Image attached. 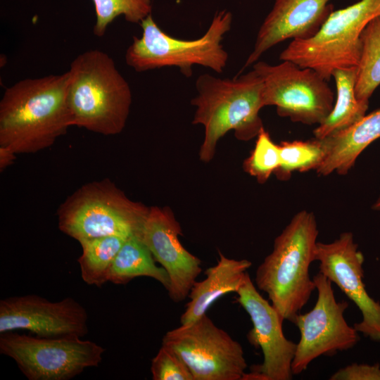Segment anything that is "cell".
<instances>
[{
	"label": "cell",
	"mask_w": 380,
	"mask_h": 380,
	"mask_svg": "<svg viewBox=\"0 0 380 380\" xmlns=\"http://www.w3.org/2000/svg\"><path fill=\"white\" fill-rule=\"evenodd\" d=\"M68 72L28 78L8 87L0 101V146L16 154L52 146L72 127Z\"/></svg>",
	"instance_id": "cell-1"
},
{
	"label": "cell",
	"mask_w": 380,
	"mask_h": 380,
	"mask_svg": "<svg viewBox=\"0 0 380 380\" xmlns=\"http://www.w3.org/2000/svg\"><path fill=\"white\" fill-rule=\"evenodd\" d=\"M318 233L313 213H297L275 238L272 252L256 270L257 288L267 293L284 321L294 323L316 290L310 266L315 261Z\"/></svg>",
	"instance_id": "cell-2"
},
{
	"label": "cell",
	"mask_w": 380,
	"mask_h": 380,
	"mask_svg": "<svg viewBox=\"0 0 380 380\" xmlns=\"http://www.w3.org/2000/svg\"><path fill=\"white\" fill-rule=\"evenodd\" d=\"M196 89L198 94L191 100L196 108L192 123L204 128L199 151L202 161L213 159L218 141L228 132L234 131L239 140L248 141L264 129L259 115L265 107L263 82L254 69L232 79L201 75Z\"/></svg>",
	"instance_id": "cell-3"
},
{
	"label": "cell",
	"mask_w": 380,
	"mask_h": 380,
	"mask_svg": "<svg viewBox=\"0 0 380 380\" xmlns=\"http://www.w3.org/2000/svg\"><path fill=\"white\" fill-rule=\"evenodd\" d=\"M68 72L72 125L106 136L122 132L132 96L113 58L100 50H89L71 62Z\"/></svg>",
	"instance_id": "cell-4"
},
{
	"label": "cell",
	"mask_w": 380,
	"mask_h": 380,
	"mask_svg": "<svg viewBox=\"0 0 380 380\" xmlns=\"http://www.w3.org/2000/svg\"><path fill=\"white\" fill-rule=\"evenodd\" d=\"M232 23V13L222 10L215 14L203 36L186 40L165 33L150 14L139 24L141 36L133 37L125 52V62L139 72L177 67L184 76L189 77L192 75V67L198 65L222 73L227 64L229 54L221 42L231 30Z\"/></svg>",
	"instance_id": "cell-5"
},
{
	"label": "cell",
	"mask_w": 380,
	"mask_h": 380,
	"mask_svg": "<svg viewBox=\"0 0 380 380\" xmlns=\"http://www.w3.org/2000/svg\"><path fill=\"white\" fill-rule=\"evenodd\" d=\"M149 208L130 200L109 179L82 185L59 206V229L79 243L120 235L139 237Z\"/></svg>",
	"instance_id": "cell-6"
},
{
	"label": "cell",
	"mask_w": 380,
	"mask_h": 380,
	"mask_svg": "<svg viewBox=\"0 0 380 380\" xmlns=\"http://www.w3.org/2000/svg\"><path fill=\"white\" fill-rule=\"evenodd\" d=\"M380 16V0H360L334 11L319 32L306 39H295L280 53L300 68H310L329 81L334 70L357 66L360 34L367 24Z\"/></svg>",
	"instance_id": "cell-7"
},
{
	"label": "cell",
	"mask_w": 380,
	"mask_h": 380,
	"mask_svg": "<svg viewBox=\"0 0 380 380\" xmlns=\"http://www.w3.org/2000/svg\"><path fill=\"white\" fill-rule=\"evenodd\" d=\"M105 349L81 337L44 338L0 334V353L13 359L29 380H69L98 367Z\"/></svg>",
	"instance_id": "cell-8"
},
{
	"label": "cell",
	"mask_w": 380,
	"mask_h": 380,
	"mask_svg": "<svg viewBox=\"0 0 380 380\" xmlns=\"http://www.w3.org/2000/svg\"><path fill=\"white\" fill-rule=\"evenodd\" d=\"M253 69L262 79L265 106H275L279 116L319 125L332 110L334 93L315 70L300 68L290 61L277 65L257 61Z\"/></svg>",
	"instance_id": "cell-9"
},
{
	"label": "cell",
	"mask_w": 380,
	"mask_h": 380,
	"mask_svg": "<svg viewBox=\"0 0 380 380\" xmlns=\"http://www.w3.org/2000/svg\"><path fill=\"white\" fill-rule=\"evenodd\" d=\"M162 345L182 358L194 380H241L247 368L241 345L206 314L167 331Z\"/></svg>",
	"instance_id": "cell-10"
},
{
	"label": "cell",
	"mask_w": 380,
	"mask_h": 380,
	"mask_svg": "<svg viewBox=\"0 0 380 380\" xmlns=\"http://www.w3.org/2000/svg\"><path fill=\"white\" fill-rule=\"evenodd\" d=\"M312 279L317 291L316 303L310 311L299 313L293 323L300 334L291 365L293 374L305 371L320 356L351 349L360 340L357 331L344 317L349 305L336 300L331 281L320 272Z\"/></svg>",
	"instance_id": "cell-11"
},
{
	"label": "cell",
	"mask_w": 380,
	"mask_h": 380,
	"mask_svg": "<svg viewBox=\"0 0 380 380\" xmlns=\"http://www.w3.org/2000/svg\"><path fill=\"white\" fill-rule=\"evenodd\" d=\"M236 301L248 314L253 327L247 334L250 343L260 348L263 362L245 372L241 380H290L297 343L287 339L282 330L284 320L258 292L248 272L236 293Z\"/></svg>",
	"instance_id": "cell-12"
},
{
	"label": "cell",
	"mask_w": 380,
	"mask_h": 380,
	"mask_svg": "<svg viewBox=\"0 0 380 380\" xmlns=\"http://www.w3.org/2000/svg\"><path fill=\"white\" fill-rule=\"evenodd\" d=\"M364 260L350 232L341 233L332 242L317 243L315 261L319 262V272L335 284L361 312L362 321L353 327L364 336L380 342V303L366 290Z\"/></svg>",
	"instance_id": "cell-13"
},
{
	"label": "cell",
	"mask_w": 380,
	"mask_h": 380,
	"mask_svg": "<svg viewBox=\"0 0 380 380\" xmlns=\"http://www.w3.org/2000/svg\"><path fill=\"white\" fill-rule=\"evenodd\" d=\"M87 322L86 309L71 297L52 302L31 294L0 300V334L25 330L44 338H82Z\"/></svg>",
	"instance_id": "cell-14"
},
{
	"label": "cell",
	"mask_w": 380,
	"mask_h": 380,
	"mask_svg": "<svg viewBox=\"0 0 380 380\" xmlns=\"http://www.w3.org/2000/svg\"><path fill=\"white\" fill-rule=\"evenodd\" d=\"M179 223L167 208L152 206L143 223L139 238L156 261L166 270L170 285V298L176 303L184 300L202 271L201 260L182 245Z\"/></svg>",
	"instance_id": "cell-15"
},
{
	"label": "cell",
	"mask_w": 380,
	"mask_h": 380,
	"mask_svg": "<svg viewBox=\"0 0 380 380\" xmlns=\"http://www.w3.org/2000/svg\"><path fill=\"white\" fill-rule=\"evenodd\" d=\"M330 0H275L262 23L244 68L253 65L277 44L314 37L334 11Z\"/></svg>",
	"instance_id": "cell-16"
},
{
	"label": "cell",
	"mask_w": 380,
	"mask_h": 380,
	"mask_svg": "<svg viewBox=\"0 0 380 380\" xmlns=\"http://www.w3.org/2000/svg\"><path fill=\"white\" fill-rule=\"evenodd\" d=\"M251 265L246 259L229 258L219 252L217 264L205 271V278L194 283L188 295L190 300L180 317L181 325L191 324L206 314L222 296L236 293Z\"/></svg>",
	"instance_id": "cell-17"
},
{
	"label": "cell",
	"mask_w": 380,
	"mask_h": 380,
	"mask_svg": "<svg viewBox=\"0 0 380 380\" xmlns=\"http://www.w3.org/2000/svg\"><path fill=\"white\" fill-rule=\"evenodd\" d=\"M380 138V109L365 115L350 127L322 139L326 156L316 170L319 175L348 174L358 156Z\"/></svg>",
	"instance_id": "cell-18"
},
{
	"label": "cell",
	"mask_w": 380,
	"mask_h": 380,
	"mask_svg": "<svg viewBox=\"0 0 380 380\" xmlns=\"http://www.w3.org/2000/svg\"><path fill=\"white\" fill-rule=\"evenodd\" d=\"M357 72V66L333 70L331 77L335 80L336 99L328 117L314 129L315 138L322 139L346 129L365 115L369 102L360 101L356 97Z\"/></svg>",
	"instance_id": "cell-19"
},
{
	"label": "cell",
	"mask_w": 380,
	"mask_h": 380,
	"mask_svg": "<svg viewBox=\"0 0 380 380\" xmlns=\"http://www.w3.org/2000/svg\"><path fill=\"white\" fill-rule=\"evenodd\" d=\"M148 248L137 236L129 237L114 259L108 281L125 284L139 277H151L160 282L167 291L170 277L166 270L156 265Z\"/></svg>",
	"instance_id": "cell-20"
},
{
	"label": "cell",
	"mask_w": 380,
	"mask_h": 380,
	"mask_svg": "<svg viewBox=\"0 0 380 380\" xmlns=\"http://www.w3.org/2000/svg\"><path fill=\"white\" fill-rule=\"evenodd\" d=\"M128 238L111 235L80 242L82 252L77 261L83 281L97 287L108 282L114 259Z\"/></svg>",
	"instance_id": "cell-21"
},
{
	"label": "cell",
	"mask_w": 380,
	"mask_h": 380,
	"mask_svg": "<svg viewBox=\"0 0 380 380\" xmlns=\"http://www.w3.org/2000/svg\"><path fill=\"white\" fill-rule=\"evenodd\" d=\"M360 39L361 51L355 92L359 101L369 102L380 85V16L367 24Z\"/></svg>",
	"instance_id": "cell-22"
},
{
	"label": "cell",
	"mask_w": 380,
	"mask_h": 380,
	"mask_svg": "<svg viewBox=\"0 0 380 380\" xmlns=\"http://www.w3.org/2000/svg\"><path fill=\"white\" fill-rule=\"evenodd\" d=\"M280 165L274 175L279 180H288L293 172L317 170L324 161L326 148L322 139L284 141L280 144Z\"/></svg>",
	"instance_id": "cell-23"
},
{
	"label": "cell",
	"mask_w": 380,
	"mask_h": 380,
	"mask_svg": "<svg viewBox=\"0 0 380 380\" xmlns=\"http://www.w3.org/2000/svg\"><path fill=\"white\" fill-rule=\"evenodd\" d=\"M91 1L96 13L93 33L98 37H103L108 25L120 15L129 23L140 24L152 11V0Z\"/></svg>",
	"instance_id": "cell-24"
},
{
	"label": "cell",
	"mask_w": 380,
	"mask_h": 380,
	"mask_svg": "<svg viewBox=\"0 0 380 380\" xmlns=\"http://www.w3.org/2000/svg\"><path fill=\"white\" fill-rule=\"evenodd\" d=\"M279 165V144H275L270 134L262 129L257 136L254 148L243 162V169L260 184H264Z\"/></svg>",
	"instance_id": "cell-25"
},
{
	"label": "cell",
	"mask_w": 380,
	"mask_h": 380,
	"mask_svg": "<svg viewBox=\"0 0 380 380\" xmlns=\"http://www.w3.org/2000/svg\"><path fill=\"white\" fill-rule=\"evenodd\" d=\"M151 372L153 380H194L182 358L173 350L163 345L152 359Z\"/></svg>",
	"instance_id": "cell-26"
},
{
	"label": "cell",
	"mask_w": 380,
	"mask_h": 380,
	"mask_svg": "<svg viewBox=\"0 0 380 380\" xmlns=\"http://www.w3.org/2000/svg\"><path fill=\"white\" fill-rule=\"evenodd\" d=\"M331 380H380V365L353 363L334 373Z\"/></svg>",
	"instance_id": "cell-27"
},
{
	"label": "cell",
	"mask_w": 380,
	"mask_h": 380,
	"mask_svg": "<svg viewBox=\"0 0 380 380\" xmlns=\"http://www.w3.org/2000/svg\"><path fill=\"white\" fill-rule=\"evenodd\" d=\"M16 153L6 146H0V171H4L6 168L14 163Z\"/></svg>",
	"instance_id": "cell-28"
},
{
	"label": "cell",
	"mask_w": 380,
	"mask_h": 380,
	"mask_svg": "<svg viewBox=\"0 0 380 380\" xmlns=\"http://www.w3.org/2000/svg\"><path fill=\"white\" fill-rule=\"evenodd\" d=\"M372 209L374 210L380 212V194L379 195V197L376 200V201L372 205Z\"/></svg>",
	"instance_id": "cell-29"
}]
</instances>
